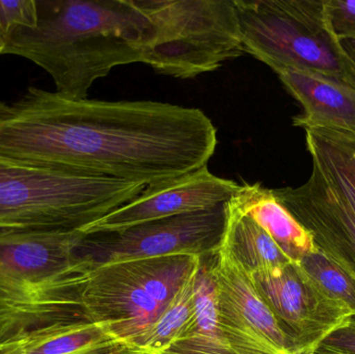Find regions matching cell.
Segmentation results:
<instances>
[{"mask_svg":"<svg viewBox=\"0 0 355 354\" xmlns=\"http://www.w3.org/2000/svg\"><path fill=\"white\" fill-rule=\"evenodd\" d=\"M217 143L198 108L73 99L37 87L0 102V155L79 174L148 186L206 166Z\"/></svg>","mask_w":355,"mask_h":354,"instance_id":"6da1fadb","label":"cell"},{"mask_svg":"<svg viewBox=\"0 0 355 354\" xmlns=\"http://www.w3.org/2000/svg\"><path fill=\"white\" fill-rule=\"evenodd\" d=\"M37 24L18 28L3 55L49 74L58 93L87 99L112 69L145 62L151 23L135 0H37Z\"/></svg>","mask_w":355,"mask_h":354,"instance_id":"7a4b0ae2","label":"cell"},{"mask_svg":"<svg viewBox=\"0 0 355 354\" xmlns=\"http://www.w3.org/2000/svg\"><path fill=\"white\" fill-rule=\"evenodd\" d=\"M75 230L0 231V349L89 321L81 293L96 267Z\"/></svg>","mask_w":355,"mask_h":354,"instance_id":"3957f363","label":"cell"},{"mask_svg":"<svg viewBox=\"0 0 355 354\" xmlns=\"http://www.w3.org/2000/svg\"><path fill=\"white\" fill-rule=\"evenodd\" d=\"M145 187L0 155V231L80 229L132 201Z\"/></svg>","mask_w":355,"mask_h":354,"instance_id":"277c9868","label":"cell"},{"mask_svg":"<svg viewBox=\"0 0 355 354\" xmlns=\"http://www.w3.org/2000/svg\"><path fill=\"white\" fill-rule=\"evenodd\" d=\"M151 23L145 62L179 79L245 54L234 0H135Z\"/></svg>","mask_w":355,"mask_h":354,"instance_id":"5b68a950","label":"cell"},{"mask_svg":"<svg viewBox=\"0 0 355 354\" xmlns=\"http://www.w3.org/2000/svg\"><path fill=\"white\" fill-rule=\"evenodd\" d=\"M245 53L275 73L312 71L345 79L346 55L325 0H234Z\"/></svg>","mask_w":355,"mask_h":354,"instance_id":"8992f818","label":"cell"},{"mask_svg":"<svg viewBox=\"0 0 355 354\" xmlns=\"http://www.w3.org/2000/svg\"><path fill=\"white\" fill-rule=\"evenodd\" d=\"M225 204L146 222L118 233L87 234L83 247L96 265L168 255H212L220 245Z\"/></svg>","mask_w":355,"mask_h":354,"instance_id":"52a82bcc","label":"cell"},{"mask_svg":"<svg viewBox=\"0 0 355 354\" xmlns=\"http://www.w3.org/2000/svg\"><path fill=\"white\" fill-rule=\"evenodd\" d=\"M209 274L214 284L217 319L236 354H284L291 337L259 294L252 278L223 245L213 251Z\"/></svg>","mask_w":355,"mask_h":354,"instance_id":"ba28073f","label":"cell"},{"mask_svg":"<svg viewBox=\"0 0 355 354\" xmlns=\"http://www.w3.org/2000/svg\"><path fill=\"white\" fill-rule=\"evenodd\" d=\"M233 180L215 176L208 166L177 178L150 184L137 197L96 222L85 234L118 233L146 222L204 211L229 202L239 189Z\"/></svg>","mask_w":355,"mask_h":354,"instance_id":"9c48e42d","label":"cell"},{"mask_svg":"<svg viewBox=\"0 0 355 354\" xmlns=\"http://www.w3.org/2000/svg\"><path fill=\"white\" fill-rule=\"evenodd\" d=\"M250 278L285 332L291 336L294 348L313 353L329 335L352 319L329 305L294 263L277 274H256Z\"/></svg>","mask_w":355,"mask_h":354,"instance_id":"30bf717a","label":"cell"},{"mask_svg":"<svg viewBox=\"0 0 355 354\" xmlns=\"http://www.w3.org/2000/svg\"><path fill=\"white\" fill-rule=\"evenodd\" d=\"M81 305L87 319L105 326L123 347L132 346L164 312L119 264L94 268Z\"/></svg>","mask_w":355,"mask_h":354,"instance_id":"8fae6325","label":"cell"},{"mask_svg":"<svg viewBox=\"0 0 355 354\" xmlns=\"http://www.w3.org/2000/svg\"><path fill=\"white\" fill-rule=\"evenodd\" d=\"M275 74L286 91L302 105L293 125L355 132V89L341 79L312 71L285 69Z\"/></svg>","mask_w":355,"mask_h":354,"instance_id":"7c38bea8","label":"cell"},{"mask_svg":"<svg viewBox=\"0 0 355 354\" xmlns=\"http://www.w3.org/2000/svg\"><path fill=\"white\" fill-rule=\"evenodd\" d=\"M230 202L260 226L294 263L318 247L314 234L279 201L272 189L261 183L240 185Z\"/></svg>","mask_w":355,"mask_h":354,"instance_id":"4fadbf2b","label":"cell"},{"mask_svg":"<svg viewBox=\"0 0 355 354\" xmlns=\"http://www.w3.org/2000/svg\"><path fill=\"white\" fill-rule=\"evenodd\" d=\"M220 245L237 260L248 276L277 274L293 260L252 218L225 203V222Z\"/></svg>","mask_w":355,"mask_h":354,"instance_id":"5bb4252c","label":"cell"},{"mask_svg":"<svg viewBox=\"0 0 355 354\" xmlns=\"http://www.w3.org/2000/svg\"><path fill=\"white\" fill-rule=\"evenodd\" d=\"M318 247L294 265L306 282L334 309L355 318V267L339 247L315 237Z\"/></svg>","mask_w":355,"mask_h":354,"instance_id":"9a60e30c","label":"cell"},{"mask_svg":"<svg viewBox=\"0 0 355 354\" xmlns=\"http://www.w3.org/2000/svg\"><path fill=\"white\" fill-rule=\"evenodd\" d=\"M304 131L312 164L343 197L355 216V132L322 127Z\"/></svg>","mask_w":355,"mask_h":354,"instance_id":"2e32d148","label":"cell"},{"mask_svg":"<svg viewBox=\"0 0 355 354\" xmlns=\"http://www.w3.org/2000/svg\"><path fill=\"white\" fill-rule=\"evenodd\" d=\"M162 354H236L217 319L214 284L202 263L196 282V315L176 342Z\"/></svg>","mask_w":355,"mask_h":354,"instance_id":"e0dca14e","label":"cell"},{"mask_svg":"<svg viewBox=\"0 0 355 354\" xmlns=\"http://www.w3.org/2000/svg\"><path fill=\"white\" fill-rule=\"evenodd\" d=\"M12 345L25 354H100L123 347L105 326L91 321L55 326Z\"/></svg>","mask_w":355,"mask_h":354,"instance_id":"ac0fdd59","label":"cell"},{"mask_svg":"<svg viewBox=\"0 0 355 354\" xmlns=\"http://www.w3.org/2000/svg\"><path fill=\"white\" fill-rule=\"evenodd\" d=\"M202 262L200 256L168 255L114 264L164 310Z\"/></svg>","mask_w":355,"mask_h":354,"instance_id":"d6986e66","label":"cell"},{"mask_svg":"<svg viewBox=\"0 0 355 354\" xmlns=\"http://www.w3.org/2000/svg\"><path fill=\"white\" fill-rule=\"evenodd\" d=\"M200 266L190 274L157 321L130 348L146 354H162L176 342L196 315V282Z\"/></svg>","mask_w":355,"mask_h":354,"instance_id":"ffe728a7","label":"cell"},{"mask_svg":"<svg viewBox=\"0 0 355 354\" xmlns=\"http://www.w3.org/2000/svg\"><path fill=\"white\" fill-rule=\"evenodd\" d=\"M37 24V0H0V56L16 29L35 28Z\"/></svg>","mask_w":355,"mask_h":354,"instance_id":"44dd1931","label":"cell"},{"mask_svg":"<svg viewBox=\"0 0 355 354\" xmlns=\"http://www.w3.org/2000/svg\"><path fill=\"white\" fill-rule=\"evenodd\" d=\"M325 8L338 39H355V0H325Z\"/></svg>","mask_w":355,"mask_h":354,"instance_id":"7402d4cb","label":"cell"},{"mask_svg":"<svg viewBox=\"0 0 355 354\" xmlns=\"http://www.w3.org/2000/svg\"><path fill=\"white\" fill-rule=\"evenodd\" d=\"M323 343L355 353V318L329 335Z\"/></svg>","mask_w":355,"mask_h":354,"instance_id":"603a6c76","label":"cell"},{"mask_svg":"<svg viewBox=\"0 0 355 354\" xmlns=\"http://www.w3.org/2000/svg\"><path fill=\"white\" fill-rule=\"evenodd\" d=\"M346 55L345 81L355 89V39H340Z\"/></svg>","mask_w":355,"mask_h":354,"instance_id":"cb8c5ba5","label":"cell"},{"mask_svg":"<svg viewBox=\"0 0 355 354\" xmlns=\"http://www.w3.org/2000/svg\"><path fill=\"white\" fill-rule=\"evenodd\" d=\"M312 354H355L352 351H345V349L340 348V347L334 346V345L327 344V343H321L316 347Z\"/></svg>","mask_w":355,"mask_h":354,"instance_id":"d4e9b609","label":"cell"},{"mask_svg":"<svg viewBox=\"0 0 355 354\" xmlns=\"http://www.w3.org/2000/svg\"><path fill=\"white\" fill-rule=\"evenodd\" d=\"M0 354H25L22 351H19L14 345H8V346L3 347L0 349Z\"/></svg>","mask_w":355,"mask_h":354,"instance_id":"484cf974","label":"cell"},{"mask_svg":"<svg viewBox=\"0 0 355 354\" xmlns=\"http://www.w3.org/2000/svg\"><path fill=\"white\" fill-rule=\"evenodd\" d=\"M114 354H146L141 353V351H135V349L130 348V347H122L118 349Z\"/></svg>","mask_w":355,"mask_h":354,"instance_id":"4316f807","label":"cell"},{"mask_svg":"<svg viewBox=\"0 0 355 354\" xmlns=\"http://www.w3.org/2000/svg\"><path fill=\"white\" fill-rule=\"evenodd\" d=\"M312 351H306L304 349L300 348H292L289 349V351H286L284 354H312Z\"/></svg>","mask_w":355,"mask_h":354,"instance_id":"83f0119b","label":"cell"}]
</instances>
